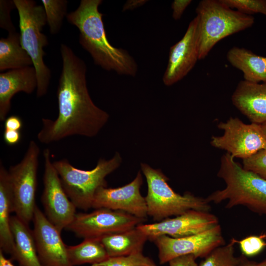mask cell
<instances>
[{"mask_svg": "<svg viewBox=\"0 0 266 266\" xmlns=\"http://www.w3.org/2000/svg\"><path fill=\"white\" fill-rule=\"evenodd\" d=\"M219 224L217 217L209 212L190 210L153 224H141L137 227L152 241L161 235L173 238L186 237L206 231Z\"/></svg>", "mask_w": 266, "mask_h": 266, "instance_id": "4fadbf2b", "label": "cell"}, {"mask_svg": "<svg viewBox=\"0 0 266 266\" xmlns=\"http://www.w3.org/2000/svg\"><path fill=\"white\" fill-rule=\"evenodd\" d=\"M199 18V60L222 39L252 26L254 18L233 10L221 0H203L196 8Z\"/></svg>", "mask_w": 266, "mask_h": 266, "instance_id": "5b68a950", "label": "cell"}, {"mask_svg": "<svg viewBox=\"0 0 266 266\" xmlns=\"http://www.w3.org/2000/svg\"><path fill=\"white\" fill-rule=\"evenodd\" d=\"M39 147L31 140L22 161L8 170L10 182L13 212L29 225L33 221L37 187V172Z\"/></svg>", "mask_w": 266, "mask_h": 266, "instance_id": "ba28073f", "label": "cell"}, {"mask_svg": "<svg viewBox=\"0 0 266 266\" xmlns=\"http://www.w3.org/2000/svg\"><path fill=\"white\" fill-rule=\"evenodd\" d=\"M33 235L37 254L43 266H73L68 259L67 246L61 232L36 205L33 219Z\"/></svg>", "mask_w": 266, "mask_h": 266, "instance_id": "2e32d148", "label": "cell"}, {"mask_svg": "<svg viewBox=\"0 0 266 266\" xmlns=\"http://www.w3.org/2000/svg\"><path fill=\"white\" fill-rule=\"evenodd\" d=\"M229 7L247 15L261 13L266 16V0H221Z\"/></svg>", "mask_w": 266, "mask_h": 266, "instance_id": "83f0119b", "label": "cell"}, {"mask_svg": "<svg viewBox=\"0 0 266 266\" xmlns=\"http://www.w3.org/2000/svg\"><path fill=\"white\" fill-rule=\"evenodd\" d=\"M152 241L158 248L159 263L162 265L183 255L205 258L214 249L225 244L220 224L198 234L180 238L164 235Z\"/></svg>", "mask_w": 266, "mask_h": 266, "instance_id": "7c38bea8", "label": "cell"}, {"mask_svg": "<svg viewBox=\"0 0 266 266\" xmlns=\"http://www.w3.org/2000/svg\"><path fill=\"white\" fill-rule=\"evenodd\" d=\"M196 259L192 255H183L174 258L168 263L169 266H199Z\"/></svg>", "mask_w": 266, "mask_h": 266, "instance_id": "1f68e13d", "label": "cell"}, {"mask_svg": "<svg viewBox=\"0 0 266 266\" xmlns=\"http://www.w3.org/2000/svg\"><path fill=\"white\" fill-rule=\"evenodd\" d=\"M50 33L55 34L61 30L66 15L67 1L66 0H42Z\"/></svg>", "mask_w": 266, "mask_h": 266, "instance_id": "484cf974", "label": "cell"}, {"mask_svg": "<svg viewBox=\"0 0 266 266\" xmlns=\"http://www.w3.org/2000/svg\"><path fill=\"white\" fill-rule=\"evenodd\" d=\"M143 178L140 171L130 183L122 187L99 188L93 200L92 208L121 211L137 218L146 219L147 205L140 193Z\"/></svg>", "mask_w": 266, "mask_h": 266, "instance_id": "5bb4252c", "label": "cell"}, {"mask_svg": "<svg viewBox=\"0 0 266 266\" xmlns=\"http://www.w3.org/2000/svg\"><path fill=\"white\" fill-rule=\"evenodd\" d=\"M191 2V0H174L171 3L172 18L175 20L180 19L184 11Z\"/></svg>", "mask_w": 266, "mask_h": 266, "instance_id": "d6a6232c", "label": "cell"}, {"mask_svg": "<svg viewBox=\"0 0 266 266\" xmlns=\"http://www.w3.org/2000/svg\"><path fill=\"white\" fill-rule=\"evenodd\" d=\"M10 228L15 245L11 259L20 266H43L39 259L33 231L16 215L11 216Z\"/></svg>", "mask_w": 266, "mask_h": 266, "instance_id": "d6986e66", "label": "cell"}, {"mask_svg": "<svg viewBox=\"0 0 266 266\" xmlns=\"http://www.w3.org/2000/svg\"><path fill=\"white\" fill-rule=\"evenodd\" d=\"M147 0H129L123 7V11L132 10L144 5Z\"/></svg>", "mask_w": 266, "mask_h": 266, "instance_id": "8d00e7d4", "label": "cell"}, {"mask_svg": "<svg viewBox=\"0 0 266 266\" xmlns=\"http://www.w3.org/2000/svg\"><path fill=\"white\" fill-rule=\"evenodd\" d=\"M0 266H15L10 260L4 257L1 250H0Z\"/></svg>", "mask_w": 266, "mask_h": 266, "instance_id": "74e56055", "label": "cell"}, {"mask_svg": "<svg viewBox=\"0 0 266 266\" xmlns=\"http://www.w3.org/2000/svg\"><path fill=\"white\" fill-rule=\"evenodd\" d=\"M236 241L233 238L228 244L214 249L199 266H236L240 260V257L234 255V246Z\"/></svg>", "mask_w": 266, "mask_h": 266, "instance_id": "d4e9b609", "label": "cell"}, {"mask_svg": "<svg viewBox=\"0 0 266 266\" xmlns=\"http://www.w3.org/2000/svg\"><path fill=\"white\" fill-rule=\"evenodd\" d=\"M232 101L252 123L266 122V82L240 81L232 95Z\"/></svg>", "mask_w": 266, "mask_h": 266, "instance_id": "e0dca14e", "label": "cell"}, {"mask_svg": "<svg viewBox=\"0 0 266 266\" xmlns=\"http://www.w3.org/2000/svg\"><path fill=\"white\" fill-rule=\"evenodd\" d=\"M60 51L63 67L57 92L59 113L54 120L42 119V127L37 137L44 144L74 135L94 137L109 118L91 98L84 61L65 44H61Z\"/></svg>", "mask_w": 266, "mask_h": 266, "instance_id": "6da1fadb", "label": "cell"}, {"mask_svg": "<svg viewBox=\"0 0 266 266\" xmlns=\"http://www.w3.org/2000/svg\"><path fill=\"white\" fill-rule=\"evenodd\" d=\"M234 159L228 153L222 156L217 176L224 181L226 187L212 193L207 201L218 204L228 200L227 209L243 205L266 215V179L244 168Z\"/></svg>", "mask_w": 266, "mask_h": 266, "instance_id": "3957f363", "label": "cell"}, {"mask_svg": "<svg viewBox=\"0 0 266 266\" xmlns=\"http://www.w3.org/2000/svg\"><path fill=\"white\" fill-rule=\"evenodd\" d=\"M22 126L23 122L21 119L16 115L10 116L4 121L5 129L20 131Z\"/></svg>", "mask_w": 266, "mask_h": 266, "instance_id": "e575fe53", "label": "cell"}, {"mask_svg": "<svg viewBox=\"0 0 266 266\" xmlns=\"http://www.w3.org/2000/svg\"><path fill=\"white\" fill-rule=\"evenodd\" d=\"M122 158L116 152L109 160L100 159L93 169L84 170L73 166L66 159L53 162L66 195L77 208H92L95 195L102 187H107L106 177L120 165Z\"/></svg>", "mask_w": 266, "mask_h": 266, "instance_id": "52a82bcc", "label": "cell"}, {"mask_svg": "<svg viewBox=\"0 0 266 266\" xmlns=\"http://www.w3.org/2000/svg\"><path fill=\"white\" fill-rule=\"evenodd\" d=\"M101 0H82L78 8L66 15L69 23L79 30V43L91 55L95 64L120 75L135 76L137 64L127 51L110 44L99 11Z\"/></svg>", "mask_w": 266, "mask_h": 266, "instance_id": "7a4b0ae2", "label": "cell"}, {"mask_svg": "<svg viewBox=\"0 0 266 266\" xmlns=\"http://www.w3.org/2000/svg\"><path fill=\"white\" fill-rule=\"evenodd\" d=\"M13 1L19 14L21 45L32 60L37 76L36 96L41 97L47 93L51 78L50 70L43 61V47L48 44L47 36L41 33L47 23L45 10L34 0Z\"/></svg>", "mask_w": 266, "mask_h": 266, "instance_id": "8992f818", "label": "cell"}, {"mask_svg": "<svg viewBox=\"0 0 266 266\" xmlns=\"http://www.w3.org/2000/svg\"><path fill=\"white\" fill-rule=\"evenodd\" d=\"M266 233L251 235L240 240H237L242 255L248 257L256 256L266 247Z\"/></svg>", "mask_w": 266, "mask_h": 266, "instance_id": "f1b7e54d", "label": "cell"}, {"mask_svg": "<svg viewBox=\"0 0 266 266\" xmlns=\"http://www.w3.org/2000/svg\"><path fill=\"white\" fill-rule=\"evenodd\" d=\"M43 155L44 189L41 202L46 217L61 232L73 220L76 207L63 188L59 176L51 162L50 150L44 149Z\"/></svg>", "mask_w": 266, "mask_h": 266, "instance_id": "8fae6325", "label": "cell"}, {"mask_svg": "<svg viewBox=\"0 0 266 266\" xmlns=\"http://www.w3.org/2000/svg\"><path fill=\"white\" fill-rule=\"evenodd\" d=\"M67 252L73 266L87 263L97 264L109 258L100 239L98 238L84 239L78 245L67 246Z\"/></svg>", "mask_w": 266, "mask_h": 266, "instance_id": "cb8c5ba5", "label": "cell"}, {"mask_svg": "<svg viewBox=\"0 0 266 266\" xmlns=\"http://www.w3.org/2000/svg\"><path fill=\"white\" fill-rule=\"evenodd\" d=\"M12 190L8 170L0 163V247L11 255L15 242L10 228V214L13 212Z\"/></svg>", "mask_w": 266, "mask_h": 266, "instance_id": "ffe728a7", "label": "cell"}, {"mask_svg": "<svg viewBox=\"0 0 266 266\" xmlns=\"http://www.w3.org/2000/svg\"><path fill=\"white\" fill-rule=\"evenodd\" d=\"M32 60L23 48L20 34L16 31L8 32L6 38L0 39V71L30 66Z\"/></svg>", "mask_w": 266, "mask_h": 266, "instance_id": "603a6c76", "label": "cell"}, {"mask_svg": "<svg viewBox=\"0 0 266 266\" xmlns=\"http://www.w3.org/2000/svg\"><path fill=\"white\" fill-rule=\"evenodd\" d=\"M145 221L123 211L101 208L90 213H76L66 230L84 239H100L133 229Z\"/></svg>", "mask_w": 266, "mask_h": 266, "instance_id": "9c48e42d", "label": "cell"}, {"mask_svg": "<svg viewBox=\"0 0 266 266\" xmlns=\"http://www.w3.org/2000/svg\"><path fill=\"white\" fill-rule=\"evenodd\" d=\"M236 266H266V259L257 262L249 260L247 257L242 255L240 256L239 261Z\"/></svg>", "mask_w": 266, "mask_h": 266, "instance_id": "d590c367", "label": "cell"}, {"mask_svg": "<svg viewBox=\"0 0 266 266\" xmlns=\"http://www.w3.org/2000/svg\"><path fill=\"white\" fill-rule=\"evenodd\" d=\"M15 6L13 1L0 0V27L6 30L8 32L16 31L13 25L10 16V12Z\"/></svg>", "mask_w": 266, "mask_h": 266, "instance_id": "4dcf8cb0", "label": "cell"}, {"mask_svg": "<svg viewBox=\"0 0 266 266\" xmlns=\"http://www.w3.org/2000/svg\"><path fill=\"white\" fill-rule=\"evenodd\" d=\"M218 128L224 133L213 136L211 145L226 150L234 158L244 160L266 148V139L260 124H247L238 118L231 117L226 122L219 123Z\"/></svg>", "mask_w": 266, "mask_h": 266, "instance_id": "30bf717a", "label": "cell"}, {"mask_svg": "<svg viewBox=\"0 0 266 266\" xmlns=\"http://www.w3.org/2000/svg\"><path fill=\"white\" fill-rule=\"evenodd\" d=\"M242 163L244 168L266 179V148L262 149L251 157L243 160Z\"/></svg>", "mask_w": 266, "mask_h": 266, "instance_id": "f546056e", "label": "cell"}, {"mask_svg": "<svg viewBox=\"0 0 266 266\" xmlns=\"http://www.w3.org/2000/svg\"><path fill=\"white\" fill-rule=\"evenodd\" d=\"M199 60V18L189 23L183 37L169 50L167 67L163 77L166 86H171L183 78Z\"/></svg>", "mask_w": 266, "mask_h": 266, "instance_id": "9a60e30c", "label": "cell"}, {"mask_svg": "<svg viewBox=\"0 0 266 266\" xmlns=\"http://www.w3.org/2000/svg\"><path fill=\"white\" fill-rule=\"evenodd\" d=\"M21 134L20 131L5 129L3 133V139L8 145H14L20 141Z\"/></svg>", "mask_w": 266, "mask_h": 266, "instance_id": "836d02e7", "label": "cell"}, {"mask_svg": "<svg viewBox=\"0 0 266 266\" xmlns=\"http://www.w3.org/2000/svg\"><path fill=\"white\" fill-rule=\"evenodd\" d=\"M227 58L232 66L243 72L244 80L266 82V57L244 48L233 47L228 51Z\"/></svg>", "mask_w": 266, "mask_h": 266, "instance_id": "44dd1931", "label": "cell"}, {"mask_svg": "<svg viewBox=\"0 0 266 266\" xmlns=\"http://www.w3.org/2000/svg\"><path fill=\"white\" fill-rule=\"evenodd\" d=\"M91 266H157L149 257L144 256L142 252L131 255L109 257L100 263L91 265Z\"/></svg>", "mask_w": 266, "mask_h": 266, "instance_id": "4316f807", "label": "cell"}, {"mask_svg": "<svg viewBox=\"0 0 266 266\" xmlns=\"http://www.w3.org/2000/svg\"><path fill=\"white\" fill-rule=\"evenodd\" d=\"M263 133L266 139V122L260 124Z\"/></svg>", "mask_w": 266, "mask_h": 266, "instance_id": "f35d334b", "label": "cell"}, {"mask_svg": "<svg viewBox=\"0 0 266 266\" xmlns=\"http://www.w3.org/2000/svg\"><path fill=\"white\" fill-rule=\"evenodd\" d=\"M141 170L147 185L145 197L148 216L157 222L181 215L190 210L209 212L211 206L206 198L197 197L190 192L181 195L167 183L168 178L160 169H154L145 163H141Z\"/></svg>", "mask_w": 266, "mask_h": 266, "instance_id": "277c9868", "label": "cell"}, {"mask_svg": "<svg viewBox=\"0 0 266 266\" xmlns=\"http://www.w3.org/2000/svg\"><path fill=\"white\" fill-rule=\"evenodd\" d=\"M109 257L126 256L142 252L147 235L137 227L100 238Z\"/></svg>", "mask_w": 266, "mask_h": 266, "instance_id": "7402d4cb", "label": "cell"}, {"mask_svg": "<svg viewBox=\"0 0 266 266\" xmlns=\"http://www.w3.org/2000/svg\"><path fill=\"white\" fill-rule=\"evenodd\" d=\"M33 66L9 70L0 73V120L4 121L10 110L11 100L17 93L32 94L37 88Z\"/></svg>", "mask_w": 266, "mask_h": 266, "instance_id": "ac0fdd59", "label": "cell"}]
</instances>
